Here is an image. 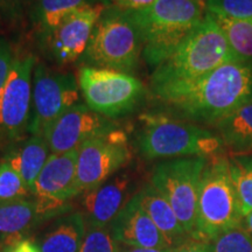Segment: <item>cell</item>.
Returning <instances> with one entry per match:
<instances>
[{
	"label": "cell",
	"instance_id": "22",
	"mask_svg": "<svg viewBox=\"0 0 252 252\" xmlns=\"http://www.w3.org/2000/svg\"><path fill=\"white\" fill-rule=\"evenodd\" d=\"M217 134L232 154L252 152V103L242 106L216 123Z\"/></svg>",
	"mask_w": 252,
	"mask_h": 252
},
{
	"label": "cell",
	"instance_id": "28",
	"mask_svg": "<svg viewBox=\"0 0 252 252\" xmlns=\"http://www.w3.org/2000/svg\"><path fill=\"white\" fill-rule=\"evenodd\" d=\"M121 250L109 225L105 228H87L80 252H121Z\"/></svg>",
	"mask_w": 252,
	"mask_h": 252
},
{
	"label": "cell",
	"instance_id": "7",
	"mask_svg": "<svg viewBox=\"0 0 252 252\" xmlns=\"http://www.w3.org/2000/svg\"><path fill=\"white\" fill-rule=\"evenodd\" d=\"M77 81L87 105L111 119L133 111L145 94V87L139 78L112 69L82 65Z\"/></svg>",
	"mask_w": 252,
	"mask_h": 252
},
{
	"label": "cell",
	"instance_id": "34",
	"mask_svg": "<svg viewBox=\"0 0 252 252\" xmlns=\"http://www.w3.org/2000/svg\"><path fill=\"white\" fill-rule=\"evenodd\" d=\"M174 248H163V249H156V248H128L124 247L121 252H173Z\"/></svg>",
	"mask_w": 252,
	"mask_h": 252
},
{
	"label": "cell",
	"instance_id": "35",
	"mask_svg": "<svg viewBox=\"0 0 252 252\" xmlns=\"http://www.w3.org/2000/svg\"><path fill=\"white\" fill-rule=\"evenodd\" d=\"M243 228L247 230V231L250 234V236L252 237V212L250 214H248V215L244 217Z\"/></svg>",
	"mask_w": 252,
	"mask_h": 252
},
{
	"label": "cell",
	"instance_id": "37",
	"mask_svg": "<svg viewBox=\"0 0 252 252\" xmlns=\"http://www.w3.org/2000/svg\"><path fill=\"white\" fill-rule=\"evenodd\" d=\"M0 252H2V247H1V243H0Z\"/></svg>",
	"mask_w": 252,
	"mask_h": 252
},
{
	"label": "cell",
	"instance_id": "17",
	"mask_svg": "<svg viewBox=\"0 0 252 252\" xmlns=\"http://www.w3.org/2000/svg\"><path fill=\"white\" fill-rule=\"evenodd\" d=\"M119 244L128 248H171L153 220L140 206L137 193L110 224Z\"/></svg>",
	"mask_w": 252,
	"mask_h": 252
},
{
	"label": "cell",
	"instance_id": "21",
	"mask_svg": "<svg viewBox=\"0 0 252 252\" xmlns=\"http://www.w3.org/2000/svg\"><path fill=\"white\" fill-rule=\"evenodd\" d=\"M93 5L90 0H36L30 14V23L37 41L45 39L78 9Z\"/></svg>",
	"mask_w": 252,
	"mask_h": 252
},
{
	"label": "cell",
	"instance_id": "6",
	"mask_svg": "<svg viewBox=\"0 0 252 252\" xmlns=\"http://www.w3.org/2000/svg\"><path fill=\"white\" fill-rule=\"evenodd\" d=\"M141 54L143 40L138 27L124 12L108 6L94 28L80 63L132 74L138 68Z\"/></svg>",
	"mask_w": 252,
	"mask_h": 252
},
{
	"label": "cell",
	"instance_id": "11",
	"mask_svg": "<svg viewBox=\"0 0 252 252\" xmlns=\"http://www.w3.org/2000/svg\"><path fill=\"white\" fill-rule=\"evenodd\" d=\"M131 159L128 137L121 127L87 140L77 149V187L81 194L109 180Z\"/></svg>",
	"mask_w": 252,
	"mask_h": 252
},
{
	"label": "cell",
	"instance_id": "19",
	"mask_svg": "<svg viewBox=\"0 0 252 252\" xmlns=\"http://www.w3.org/2000/svg\"><path fill=\"white\" fill-rule=\"evenodd\" d=\"M137 196L140 206L161 231L169 247L176 248L190 238L171 204L151 182L144 185L137 191Z\"/></svg>",
	"mask_w": 252,
	"mask_h": 252
},
{
	"label": "cell",
	"instance_id": "8",
	"mask_svg": "<svg viewBox=\"0 0 252 252\" xmlns=\"http://www.w3.org/2000/svg\"><path fill=\"white\" fill-rule=\"evenodd\" d=\"M208 158L163 160L154 166L151 184L168 201L187 234L193 237L201 178Z\"/></svg>",
	"mask_w": 252,
	"mask_h": 252
},
{
	"label": "cell",
	"instance_id": "24",
	"mask_svg": "<svg viewBox=\"0 0 252 252\" xmlns=\"http://www.w3.org/2000/svg\"><path fill=\"white\" fill-rule=\"evenodd\" d=\"M229 168L245 217L252 212V154H231Z\"/></svg>",
	"mask_w": 252,
	"mask_h": 252
},
{
	"label": "cell",
	"instance_id": "16",
	"mask_svg": "<svg viewBox=\"0 0 252 252\" xmlns=\"http://www.w3.org/2000/svg\"><path fill=\"white\" fill-rule=\"evenodd\" d=\"M32 195L52 202H70L80 196L77 187V149L65 153H50L34 184Z\"/></svg>",
	"mask_w": 252,
	"mask_h": 252
},
{
	"label": "cell",
	"instance_id": "20",
	"mask_svg": "<svg viewBox=\"0 0 252 252\" xmlns=\"http://www.w3.org/2000/svg\"><path fill=\"white\" fill-rule=\"evenodd\" d=\"M50 156L48 143L41 135H28L5 150L2 159L20 174L31 193Z\"/></svg>",
	"mask_w": 252,
	"mask_h": 252
},
{
	"label": "cell",
	"instance_id": "33",
	"mask_svg": "<svg viewBox=\"0 0 252 252\" xmlns=\"http://www.w3.org/2000/svg\"><path fill=\"white\" fill-rule=\"evenodd\" d=\"M2 252H41L37 245L30 238H25L23 241L18 242L17 244L12 245Z\"/></svg>",
	"mask_w": 252,
	"mask_h": 252
},
{
	"label": "cell",
	"instance_id": "3",
	"mask_svg": "<svg viewBox=\"0 0 252 252\" xmlns=\"http://www.w3.org/2000/svg\"><path fill=\"white\" fill-rule=\"evenodd\" d=\"M124 13L140 32L141 58L156 69L203 20L207 9L200 0H157L150 7Z\"/></svg>",
	"mask_w": 252,
	"mask_h": 252
},
{
	"label": "cell",
	"instance_id": "23",
	"mask_svg": "<svg viewBox=\"0 0 252 252\" xmlns=\"http://www.w3.org/2000/svg\"><path fill=\"white\" fill-rule=\"evenodd\" d=\"M209 15L222 30L237 61L252 63V19L241 20Z\"/></svg>",
	"mask_w": 252,
	"mask_h": 252
},
{
	"label": "cell",
	"instance_id": "25",
	"mask_svg": "<svg viewBox=\"0 0 252 252\" xmlns=\"http://www.w3.org/2000/svg\"><path fill=\"white\" fill-rule=\"evenodd\" d=\"M32 196L20 174L6 160H0V202Z\"/></svg>",
	"mask_w": 252,
	"mask_h": 252
},
{
	"label": "cell",
	"instance_id": "27",
	"mask_svg": "<svg viewBox=\"0 0 252 252\" xmlns=\"http://www.w3.org/2000/svg\"><path fill=\"white\" fill-rule=\"evenodd\" d=\"M210 243L213 252H252V237L243 226L223 232Z\"/></svg>",
	"mask_w": 252,
	"mask_h": 252
},
{
	"label": "cell",
	"instance_id": "4",
	"mask_svg": "<svg viewBox=\"0 0 252 252\" xmlns=\"http://www.w3.org/2000/svg\"><path fill=\"white\" fill-rule=\"evenodd\" d=\"M237 61L216 21L206 17L166 61L153 69L151 89L196 80L220 65Z\"/></svg>",
	"mask_w": 252,
	"mask_h": 252
},
{
	"label": "cell",
	"instance_id": "36",
	"mask_svg": "<svg viewBox=\"0 0 252 252\" xmlns=\"http://www.w3.org/2000/svg\"><path fill=\"white\" fill-rule=\"evenodd\" d=\"M113 0H90L91 4H103L105 6H110Z\"/></svg>",
	"mask_w": 252,
	"mask_h": 252
},
{
	"label": "cell",
	"instance_id": "18",
	"mask_svg": "<svg viewBox=\"0 0 252 252\" xmlns=\"http://www.w3.org/2000/svg\"><path fill=\"white\" fill-rule=\"evenodd\" d=\"M87 232L82 212H72L56 217L34 241L41 252H80Z\"/></svg>",
	"mask_w": 252,
	"mask_h": 252
},
{
	"label": "cell",
	"instance_id": "1",
	"mask_svg": "<svg viewBox=\"0 0 252 252\" xmlns=\"http://www.w3.org/2000/svg\"><path fill=\"white\" fill-rule=\"evenodd\" d=\"M151 90L171 115L198 125L215 126L252 103V63L228 62L194 81Z\"/></svg>",
	"mask_w": 252,
	"mask_h": 252
},
{
	"label": "cell",
	"instance_id": "32",
	"mask_svg": "<svg viewBox=\"0 0 252 252\" xmlns=\"http://www.w3.org/2000/svg\"><path fill=\"white\" fill-rule=\"evenodd\" d=\"M173 252H213V248L210 242L190 237L179 247L174 248Z\"/></svg>",
	"mask_w": 252,
	"mask_h": 252
},
{
	"label": "cell",
	"instance_id": "10",
	"mask_svg": "<svg viewBox=\"0 0 252 252\" xmlns=\"http://www.w3.org/2000/svg\"><path fill=\"white\" fill-rule=\"evenodd\" d=\"M36 62V56L30 53L14 55L11 72L0 94V150H7L28 134Z\"/></svg>",
	"mask_w": 252,
	"mask_h": 252
},
{
	"label": "cell",
	"instance_id": "15",
	"mask_svg": "<svg viewBox=\"0 0 252 252\" xmlns=\"http://www.w3.org/2000/svg\"><path fill=\"white\" fill-rule=\"evenodd\" d=\"M135 182L130 172L121 171L98 187L82 195V214L87 228H105L134 196Z\"/></svg>",
	"mask_w": 252,
	"mask_h": 252
},
{
	"label": "cell",
	"instance_id": "38",
	"mask_svg": "<svg viewBox=\"0 0 252 252\" xmlns=\"http://www.w3.org/2000/svg\"><path fill=\"white\" fill-rule=\"evenodd\" d=\"M200 1H203V2H206V1H207V0H200Z\"/></svg>",
	"mask_w": 252,
	"mask_h": 252
},
{
	"label": "cell",
	"instance_id": "14",
	"mask_svg": "<svg viewBox=\"0 0 252 252\" xmlns=\"http://www.w3.org/2000/svg\"><path fill=\"white\" fill-rule=\"evenodd\" d=\"M117 128L119 125L116 121L93 111L86 103H78L50 126L43 138L50 153H65Z\"/></svg>",
	"mask_w": 252,
	"mask_h": 252
},
{
	"label": "cell",
	"instance_id": "13",
	"mask_svg": "<svg viewBox=\"0 0 252 252\" xmlns=\"http://www.w3.org/2000/svg\"><path fill=\"white\" fill-rule=\"evenodd\" d=\"M74 210L72 203L52 202L35 196L0 202V243L2 251L28 235L42 223Z\"/></svg>",
	"mask_w": 252,
	"mask_h": 252
},
{
	"label": "cell",
	"instance_id": "2",
	"mask_svg": "<svg viewBox=\"0 0 252 252\" xmlns=\"http://www.w3.org/2000/svg\"><path fill=\"white\" fill-rule=\"evenodd\" d=\"M133 146L145 160L187 157L212 158L222 154L224 144L217 133L195 123L174 118L165 112L140 115Z\"/></svg>",
	"mask_w": 252,
	"mask_h": 252
},
{
	"label": "cell",
	"instance_id": "30",
	"mask_svg": "<svg viewBox=\"0 0 252 252\" xmlns=\"http://www.w3.org/2000/svg\"><path fill=\"white\" fill-rule=\"evenodd\" d=\"M14 50L5 37L0 36V94L5 87L14 60Z\"/></svg>",
	"mask_w": 252,
	"mask_h": 252
},
{
	"label": "cell",
	"instance_id": "29",
	"mask_svg": "<svg viewBox=\"0 0 252 252\" xmlns=\"http://www.w3.org/2000/svg\"><path fill=\"white\" fill-rule=\"evenodd\" d=\"M209 14L230 19H252V0H207Z\"/></svg>",
	"mask_w": 252,
	"mask_h": 252
},
{
	"label": "cell",
	"instance_id": "26",
	"mask_svg": "<svg viewBox=\"0 0 252 252\" xmlns=\"http://www.w3.org/2000/svg\"><path fill=\"white\" fill-rule=\"evenodd\" d=\"M36 0H0V31L15 30L30 19Z\"/></svg>",
	"mask_w": 252,
	"mask_h": 252
},
{
	"label": "cell",
	"instance_id": "9",
	"mask_svg": "<svg viewBox=\"0 0 252 252\" xmlns=\"http://www.w3.org/2000/svg\"><path fill=\"white\" fill-rule=\"evenodd\" d=\"M77 77L36 62L32 82V106L28 134L45 137L46 132L69 109L81 103Z\"/></svg>",
	"mask_w": 252,
	"mask_h": 252
},
{
	"label": "cell",
	"instance_id": "31",
	"mask_svg": "<svg viewBox=\"0 0 252 252\" xmlns=\"http://www.w3.org/2000/svg\"><path fill=\"white\" fill-rule=\"evenodd\" d=\"M157 0H113L110 7L122 12L140 11V9L150 7Z\"/></svg>",
	"mask_w": 252,
	"mask_h": 252
},
{
	"label": "cell",
	"instance_id": "12",
	"mask_svg": "<svg viewBox=\"0 0 252 252\" xmlns=\"http://www.w3.org/2000/svg\"><path fill=\"white\" fill-rule=\"evenodd\" d=\"M106 7L103 4H93L78 9L39 41L46 58L59 67L80 61L89 45L94 28Z\"/></svg>",
	"mask_w": 252,
	"mask_h": 252
},
{
	"label": "cell",
	"instance_id": "5",
	"mask_svg": "<svg viewBox=\"0 0 252 252\" xmlns=\"http://www.w3.org/2000/svg\"><path fill=\"white\" fill-rule=\"evenodd\" d=\"M243 222L229 158L222 154L209 158L201 178L193 238L212 242L223 232L243 226Z\"/></svg>",
	"mask_w": 252,
	"mask_h": 252
}]
</instances>
